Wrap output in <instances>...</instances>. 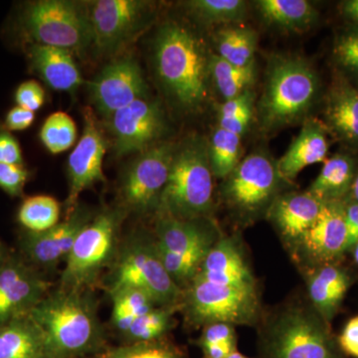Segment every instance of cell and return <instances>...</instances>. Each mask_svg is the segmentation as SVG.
<instances>
[{"label":"cell","instance_id":"obj_34","mask_svg":"<svg viewBox=\"0 0 358 358\" xmlns=\"http://www.w3.org/2000/svg\"><path fill=\"white\" fill-rule=\"evenodd\" d=\"M241 136L218 127L208 141V157L214 178L225 179L238 166Z\"/></svg>","mask_w":358,"mask_h":358},{"label":"cell","instance_id":"obj_6","mask_svg":"<svg viewBox=\"0 0 358 358\" xmlns=\"http://www.w3.org/2000/svg\"><path fill=\"white\" fill-rule=\"evenodd\" d=\"M124 212L122 209L101 212L85 226L66 259L61 288L89 289L103 268L114 262Z\"/></svg>","mask_w":358,"mask_h":358},{"label":"cell","instance_id":"obj_8","mask_svg":"<svg viewBox=\"0 0 358 358\" xmlns=\"http://www.w3.org/2000/svg\"><path fill=\"white\" fill-rule=\"evenodd\" d=\"M199 220L159 217L155 225L157 253L167 273L180 288L193 281L213 246L210 233Z\"/></svg>","mask_w":358,"mask_h":358},{"label":"cell","instance_id":"obj_31","mask_svg":"<svg viewBox=\"0 0 358 358\" xmlns=\"http://www.w3.org/2000/svg\"><path fill=\"white\" fill-rule=\"evenodd\" d=\"M210 76L226 102L252 89L256 78L255 63L237 67L215 54L210 57Z\"/></svg>","mask_w":358,"mask_h":358},{"label":"cell","instance_id":"obj_37","mask_svg":"<svg viewBox=\"0 0 358 358\" xmlns=\"http://www.w3.org/2000/svg\"><path fill=\"white\" fill-rule=\"evenodd\" d=\"M103 358H182L173 348L162 341L128 343L108 350Z\"/></svg>","mask_w":358,"mask_h":358},{"label":"cell","instance_id":"obj_7","mask_svg":"<svg viewBox=\"0 0 358 358\" xmlns=\"http://www.w3.org/2000/svg\"><path fill=\"white\" fill-rule=\"evenodd\" d=\"M21 30L31 44L83 52L92 45L85 4L66 0H39L22 7Z\"/></svg>","mask_w":358,"mask_h":358},{"label":"cell","instance_id":"obj_32","mask_svg":"<svg viewBox=\"0 0 358 358\" xmlns=\"http://www.w3.org/2000/svg\"><path fill=\"white\" fill-rule=\"evenodd\" d=\"M109 293L112 298V324L122 334L141 315L159 307L148 294L136 289L122 288Z\"/></svg>","mask_w":358,"mask_h":358},{"label":"cell","instance_id":"obj_24","mask_svg":"<svg viewBox=\"0 0 358 358\" xmlns=\"http://www.w3.org/2000/svg\"><path fill=\"white\" fill-rule=\"evenodd\" d=\"M327 129L348 145H358V87L343 77L331 85L324 106Z\"/></svg>","mask_w":358,"mask_h":358},{"label":"cell","instance_id":"obj_45","mask_svg":"<svg viewBox=\"0 0 358 358\" xmlns=\"http://www.w3.org/2000/svg\"><path fill=\"white\" fill-rule=\"evenodd\" d=\"M338 345L345 355L358 358V315L346 324L339 336Z\"/></svg>","mask_w":358,"mask_h":358},{"label":"cell","instance_id":"obj_42","mask_svg":"<svg viewBox=\"0 0 358 358\" xmlns=\"http://www.w3.org/2000/svg\"><path fill=\"white\" fill-rule=\"evenodd\" d=\"M236 341L234 327L225 322H213L204 327L199 339L200 348L219 345V343Z\"/></svg>","mask_w":358,"mask_h":358},{"label":"cell","instance_id":"obj_30","mask_svg":"<svg viewBox=\"0 0 358 358\" xmlns=\"http://www.w3.org/2000/svg\"><path fill=\"white\" fill-rule=\"evenodd\" d=\"M182 6L192 20L205 26L234 24L247 15L243 0H189Z\"/></svg>","mask_w":358,"mask_h":358},{"label":"cell","instance_id":"obj_5","mask_svg":"<svg viewBox=\"0 0 358 358\" xmlns=\"http://www.w3.org/2000/svg\"><path fill=\"white\" fill-rule=\"evenodd\" d=\"M109 292L136 289L148 294L159 307H179L183 291L164 268L155 239L134 235L117 250Z\"/></svg>","mask_w":358,"mask_h":358},{"label":"cell","instance_id":"obj_38","mask_svg":"<svg viewBox=\"0 0 358 358\" xmlns=\"http://www.w3.org/2000/svg\"><path fill=\"white\" fill-rule=\"evenodd\" d=\"M333 54L341 67L358 76V26L339 33L334 40Z\"/></svg>","mask_w":358,"mask_h":358},{"label":"cell","instance_id":"obj_47","mask_svg":"<svg viewBox=\"0 0 358 358\" xmlns=\"http://www.w3.org/2000/svg\"><path fill=\"white\" fill-rule=\"evenodd\" d=\"M237 341L219 343L201 348L204 358H225L236 350Z\"/></svg>","mask_w":358,"mask_h":358},{"label":"cell","instance_id":"obj_20","mask_svg":"<svg viewBox=\"0 0 358 358\" xmlns=\"http://www.w3.org/2000/svg\"><path fill=\"white\" fill-rule=\"evenodd\" d=\"M194 279L236 288L256 289L255 279L243 254L228 238L213 244Z\"/></svg>","mask_w":358,"mask_h":358},{"label":"cell","instance_id":"obj_17","mask_svg":"<svg viewBox=\"0 0 358 358\" xmlns=\"http://www.w3.org/2000/svg\"><path fill=\"white\" fill-rule=\"evenodd\" d=\"M107 148V141L95 115L91 110L86 109L83 134L68 159L69 193L65 203L67 215L79 205L78 200L82 192L106 181L103 162Z\"/></svg>","mask_w":358,"mask_h":358},{"label":"cell","instance_id":"obj_18","mask_svg":"<svg viewBox=\"0 0 358 358\" xmlns=\"http://www.w3.org/2000/svg\"><path fill=\"white\" fill-rule=\"evenodd\" d=\"M90 96L96 110L106 117L140 99L148 86L138 63L122 57L106 66L89 83Z\"/></svg>","mask_w":358,"mask_h":358},{"label":"cell","instance_id":"obj_41","mask_svg":"<svg viewBox=\"0 0 358 358\" xmlns=\"http://www.w3.org/2000/svg\"><path fill=\"white\" fill-rule=\"evenodd\" d=\"M253 110L254 93L252 89H250L236 98L226 101L221 105L219 110V121L237 119L245 115L253 114Z\"/></svg>","mask_w":358,"mask_h":358},{"label":"cell","instance_id":"obj_44","mask_svg":"<svg viewBox=\"0 0 358 358\" xmlns=\"http://www.w3.org/2000/svg\"><path fill=\"white\" fill-rule=\"evenodd\" d=\"M34 120V112L17 106L7 113L4 126L8 131H25L32 126Z\"/></svg>","mask_w":358,"mask_h":358},{"label":"cell","instance_id":"obj_40","mask_svg":"<svg viewBox=\"0 0 358 358\" xmlns=\"http://www.w3.org/2000/svg\"><path fill=\"white\" fill-rule=\"evenodd\" d=\"M45 96L43 87L34 80L23 82L15 92V101L18 107L34 113L44 105Z\"/></svg>","mask_w":358,"mask_h":358},{"label":"cell","instance_id":"obj_50","mask_svg":"<svg viewBox=\"0 0 358 358\" xmlns=\"http://www.w3.org/2000/svg\"><path fill=\"white\" fill-rule=\"evenodd\" d=\"M350 199L355 200L358 203V171L355 176V180H353L352 189L350 192Z\"/></svg>","mask_w":358,"mask_h":358},{"label":"cell","instance_id":"obj_23","mask_svg":"<svg viewBox=\"0 0 358 358\" xmlns=\"http://www.w3.org/2000/svg\"><path fill=\"white\" fill-rule=\"evenodd\" d=\"M27 58L32 69L56 91L73 93L83 84V78L72 53L66 49L30 44Z\"/></svg>","mask_w":358,"mask_h":358},{"label":"cell","instance_id":"obj_16","mask_svg":"<svg viewBox=\"0 0 358 358\" xmlns=\"http://www.w3.org/2000/svg\"><path fill=\"white\" fill-rule=\"evenodd\" d=\"M95 217L87 207L78 205L65 220L40 233L24 231L20 237V255L36 268H53L65 262L78 235Z\"/></svg>","mask_w":358,"mask_h":358},{"label":"cell","instance_id":"obj_36","mask_svg":"<svg viewBox=\"0 0 358 358\" xmlns=\"http://www.w3.org/2000/svg\"><path fill=\"white\" fill-rule=\"evenodd\" d=\"M40 140L51 154L66 152L77 140V127L74 120L64 112L53 113L42 126Z\"/></svg>","mask_w":358,"mask_h":358},{"label":"cell","instance_id":"obj_28","mask_svg":"<svg viewBox=\"0 0 358 358\" xmlns=\"http://www.w3.org/2000/svg\"><path fill=\"white\" fill-rule=\"evenodd\" d=\"M350 279L345 271L327 264L308 281V294L313 306L324 320H331L345 299Z\"/></svg>","mask_w":358,"mask_h":358},{"label":"cell","instance_id":"obj_15","mask_svg":"<svg viewBox=\"0 0 358 358\" xmlns=\"http://www.w3.org/2000/svg\"><path fill=\"white\" fill-rule=\"evenodd\" d=\"M117 155L143 152L157 145L166 133V120L159 105L140 99L107 117Z\"/></svg>","mask_w":358,"mask_h":358},{"label":"cell","instance_id":"obj_49","mask_svg":"<svg viewBox=\"0 0 358 358\" xmlns=\"http://www.w3.org/2000/svg\"><path fill=\"white\" fill-rule=\"evenodd\" d=\"M11 254H13V252L9 251L6 245L0 239V266L3 265L6 262L7 259L10 257Z\"/></svg>","mask_w":358,"mask_h":358},{"label":"cell","instance_id":"obj_46","mask_svg":"<svg viewBox=\"0 0 358 358\" xmlns=\"http://www.w3.org/2000/svg\"><path fill=\"white\" fill-rule=\"evenodd\" d=\"M346 228H348V250L353 248L358 242V203L350 199L343 202Z\"/></svg>","mask_w":358,"mask_h":358},{"label":"cell","instance_id":"obj_52","mask_svg":"<svg viewBox=\"0 0 358 358\" xmlns=\"http://www.w3.org/2000/svg\"><path fill=\"white\" fill-rule=\"evenodd\" d=\"M353 256H355V261L358 264V242L353 246Z\"/></svg>","mask_w":358,"mask_h":358},{"label":"cell","instance_id":"obj_12","mask_svg":"<svg viewBox=\"0 0 358 358\" xmlns=\"http://www.w3.org/2000/svg\"><path fill=\"white\" fill-rule=\"evenodd\" d=\"M92 45L110 55L129 43L152 18V3L141 0H96L87 2Z\"/></svg>","mask_w":358,"mask_h":358},{"label":"cell","instance_id":"obj_48","mask_svg":"<svg viewBox=\"0 0 358 358\" xmlns=\"http://www.w3.org/2000/svg\"><path fill=\"white\" fill-rule=\"evenodd\" d=\"M341 13L353 25L358 26V0H346L339 6Z\"/></svg>","mask_w":358,"mask_h":358},{"label":"cell","instance_id":"obj_14","mask_svg":"<svg viewBox=\"0 0 358 358\" xmlns=\"http://www.w3.org/2000/svg\"><path fill=\"white\" fill-rule=\"evenodd\" d=\"M49 289L41 271L20 254H11L0 266V326L29 315Z\"/></svg>","mask_w":358,"mask_h":358},{"label":"cell","instance_id":"obj_51","mask_svg":"<svg viewBox=\"0 0 358 358\" xmlns=\"http://www.w3.org/2000/svg\"><path fill=\"white\" fill-rule=\"evenodd\" d=\"M225 358H250V357H246V355H242L241 352H237V350H235V352L230 353V355H228V357H226Z\"/></svg>","mask_w":358,"mask_h":358},{"label":"cell","instance_id":"obj_4","mask_svg":"<svg viewBox=\"0 0 358 358\" xmlns=\"http://www.w3.org/2000/svg\"><path fill=\"white\" fill-rule=\"evenodd\" d=\"M213 174L208 143L193 136L176 147L169 179L160 196L159 217L193 220L205 217L213 205Z\"/></svg>","mask_w":358,"mask_h":358},{"label":"cell","instance_id":"obj_2","mask_svg":"<svg viewBox=\"0 0 358 358\" xmlns=\"http://www.w3.org/2000/svg\"><path fill=\"white\" fill-rule=\"evenodd\" d=\"M210 57L204 45L185 26L169 22L155 41V66L169 95L188 112L201 109L208 100Z\"/></svg>","mask_w":358,"mask_h":358},{"label":"cell","instance_id":"obj_33","mask_svg":"<svg viewBox=\"0 0 358 358\" xmlns=\"http://www.w3.org/2000/svg\"><path fill=\"white\" fill-rule=\"evenodd\" d=\"M60 203L48 195L28 197L20 205L17 221L21 227L31 233L44 232L60 222Z\"/></svg>","mask_w":358,"mask_h":358},{"label":"cell","instance_id":"obj_29","mask_svg":"<svg viewBox=\"0 0 358 358\" xmlns=\"http://www.w3.org/2000/svg\"><path fill=\"white\" fill-rule=\"evenodd\" d=\"M258 34L251 27L231 26L221 29L216 35V55L237 67H246L255 63Z\"/></svg>","mask_w":358,"mask_h":358},{"label":"cell","instance_id":"obj_1","mask_svg":"<svg viewBox=\"0 0 358 358\" xmlns=\"http://www.w3.org/2000/svg\"><path fill=\"white\" fill-rule=\"evenodd\" d=\"M88 292L60 287L33 308L29 315L43 331L48 358H78L103 348L105 331Z\"/></svg>","mask_w":358,"mask_h":358},{"label":"cell","instance_id":"obj_26","mask_svg":"<svg viewBox=\"0 0 358 358\" xmlns=\"http://www.w3.org/2000/svg\"><path fill=\"white\" fill-rule=\"evenodd\" d=\"M257 10L266 24L287 32H303L319 20V11L307 0H258Z\"/></svg>","mask_w":358,"mask_h":358},{"label":"cell","instance_id":"obj_43","mask_svg":"<svg viewBox=\"0 0 358 358\" xmlns=\"http://www.w3.org/2000/svg\"><path fill=\"white\" fill-rule=\"evenodd\" d=\"M0 164H23L20 143L7 131H0Z\"/></svg>","mask_w":358,"mask_h":358},{"label":"cell","instance_id":"obj_9","mask_svg":"<svg viewBox=\"0 0 358 358\" xmlns=\"http://www.w3.org/2000/svg\"><path fill=\"white\" fill-rule=\"evenodd\" d=\"M192 324H254L259 312L256 289L236 288L194 279L183 292L181 305Z\"/></svg>","mask_w":358,"mask_h":358},{"label":"cell","instance_id":"obj_21","mask_svg":"<svg viewBox=\"0 0 358 358\" xmlns=\"http://www.w3.org/2000/svg\"><path fill=\"white\" fill-rule=\"evenodd\" d=\"M326 124L306 119L300 133L288 150L277 162L278 171L285 182L294 180L306 167L326 162L329 150Z\"/></svg>","mask_w":358,"mask_h":358},{"label":"cell","instance_id":"obj_22","mask_svg":"<svg viewBox=\"0 0 358 358\" xmlns=\"http://www.w3.org/2000/svg\"><path fill=\"white\" fill-rule=\"evenodd\" d=\"M324 204L308 192H289L278 195L268 213L282 236L299 242L319 217Z\"/></svg>","mask_w":358,"mask_h":358},{"label":"cell","instance_id":"obj_25","mask_svg":"<svg viewBox=\"0 0 358 358\" xmlns=\"http://www.w3.org/2000/svg\"><path fill=\"white\" fill-rule=\"evenodd\" d=\"M0 358H48L43 331L30 315L0 326Z\"/></svg>","mask_w":358,"mask_h":358},{"label":"cell","instance_id":"obj_10","mask_svg":"<svg viewBox=\"0 0 358 358\" xmlns=\"http://www.w3.org/2000/svg\"><path fill=\"white\" fill-rule=\"evenodd\" d=\"M285 182L277 162L263 152H252L225 178L223 197L233 210L244 217H254L267 210Z\"/></svg>","mask_w":358,"mask_h":358},{"label":"cell","instance_id":"obj_27","mask_svg":"<svg viewBox=\"0 0 358 358\" xmlns=\"http://www.w3.org/2000/svg\"><path fill=\"white\" fill-rule=\"evenodd\" d=\"M357 173V164L352 157L334 155L324 162L322 171L307 192L324 203L341 201L350 194Z\"/></svg>","mask_w":358,"mask_h":358},{"label":"cell","instance_id":"obj_39","mask_svg":"<svg viewBox=\"0 0 358 358\" xmlns=\"http://www.w3.org/2000/svg\"><path fill=\"white\" fill-rule=\"evenodd\" d=\"M29 178L30 171L23 164H0V189L9 196H21Z\"/></svg>","mask_w":358,"mask_h":358},{"label":"cell","instance_id":"obj_11","mask_svg":"<svg viewBox=\"0 0 358 358\" xmlns=\"http://www.w3.org/2000/svg\"><path fill=\"white\" fill-rule=\"evenodd\" d=\"M265 358H341L327 327L303 308L282 313L271 327Z\"/></svg>","mask_w":358,"mask_h":358},{"label":"cell","instance_id":"obj_13","mask_svg":"<svg viewBox=\"0 0 358 358\" xmlns=\"http://www.w3.org/2000/svg\"><path fill=\"white\" fill-rule=\"evenodd\" d=\"M176 150L173 143H157L141 152L129 164L121 185V196L126 211L145 214L157 210Z\"/></svg>","mask_w":358,"mask_h":358},{"label":"cell","instance_id":"obj_35","mask_svg":"<svg viewBox=\"0 0 358 358\" xmlns=\"http://www.w3.org/2000/svg\"><path fill=\"white\" fill-rule=\"evenodd\" d=\"M178 307H155L141 315L122 336L129 343L160 341L169 331L174 310Z\"/></svg>","mask_w":358,"mask_h":358},{"label":"cell","instance_id":"obj_19","mask_svg":"<svg viewBox=\"0 0 358 358\" xmlns=\"http://www.w3.org/2000/svg\"><path fill=\"white\" fill-rule=\"evenodd\" d=\"M313 260L327 265L348 250L345 204L341 201L326 202L319 217L299 241Z\"/></svg>","mask_w":358,"mask_h":358},{"label":"cell","instance_id":"obj_3","mask_svg":"<svg viewBox=\"0 0 358 358\" xmlns=\"http://www.w3.org/2000/svg\"><path fill=\"white\" fill-rule=\"evenodd\" d=\"M319 91L317 72L305 59L294 55L270 59L257 108L261 129L273 133L303 121Z\"/></svg>","mask_w":358,"mask_h":358}]
</instances>
